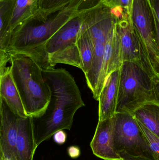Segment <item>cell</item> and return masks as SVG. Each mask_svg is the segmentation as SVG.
<instances>
[{"mask_svg": "<svg viewBox=\"0 0 159 160\" xmlns=\"http://www.w3.org/2000/svg\"><path fill=\"white\" fill-rule=\"evenodd\" d=\"M43 75L51 97L44 111L31 117L37 147L59 131L70 130L77 111L85 106L74 78L66 69L43 70Z\"/></svg>", "mask_w": 159, "mask_h": 160, "instance_id": "1", "label": "cell"}, {"mask_svg": "<svg viewBox=\"0 0 159 160\" xmlns=\"http://www.w3.org/2000/svg\"><path fill=\"white\" fill-rule=\"evenodd\" d=\"M84 1L72 0L63 9L47 15L39 10L14 29L7 52L30 56L43 70L52 68L45 52V45L77 13Z\"/></svg>", "mask_w": 159, "mask_h": 160, "instance_id": "2", "label": "cell"}, {"mask_svg": "<svg viewBox=\"0 0 159 160\" xmlns=\"http://www.w3.org/2000/svg\"><path fill=\"white\" fill-rule=\"evenodd\" d=\"M9 54L11 74L27 115L32 117L41 114L51 97L50 88L43 77V69L30 56Z\"/></svg>", "mask_w": 159, "mask_h": 160, "instance_id": "3", "label": "cell"}, {"mask_svg": "<svg viewBox=\"0 0 159 160\" xmlns=\"http://www.w3.org/2000/svg\"><path fill=\"white\" fill-rule=\"evenodd\" d=\"M117 18L115 13L103 4L101 0H98L90 6L84 22L91 38L94 50L92 68L85 76L93 98L96 94L106 41Z\"/></svg>", "mask_w": 159, "mask_h": 160, "instance_id": "4", "label": "cell"}, {"mask_svg": "<svg viewBox=\"0 0 159 160\" xmlns=\"http://www.w3.org/2000/svg\"><path fill=\"white\" fill-rule=\"evenodd\" d=\"M93 1L85 0L77 13L46 43L44 49L51 68L57 64L62 63L82 69L77 41L87 11Z\"/></svg>", "mask_w": 159, "mask_h": 160, "instance_id": "5", "label": "cell"}, {"mask_svg": "<svg viewBox=\"0 0 159 160\" xmlns=\"http://www.w3.org/2000/svg\"><path fill=\"white\" fill-rule=\"evenodd\" d=\"M149 101H152L151 76L138 65L124 62L120 68L116 113L131 114Z\"/></svg>", "mask_w": 159, "mask_h": 160, "instance_id": "6", "label": "cell"}, {"mask_svg": "<svg viewBox=\"0 0 159 160\" xmlns=\"http://www.w3.org/2000/svg\"><path fill=\"white\" fill-rule=\"evenodd\" d=\"M113 144L117 153L155 160L148 141L132 115L116 113L114 117Z\"/></svg>", "mask_w": 159, "mask_h": 160, "instance_id": "7", "label": "cell"}, {"mask_svg": "<svg viewBox=\"0 0 159 160\" xmlns=\"http://www.w3.org/2000/svg\"><path fill=\"white\" fill-rule=\"evenodd\" d=\"M123 62L134 63L146 71L151 77L155 74L140 36L135 29L132 19L127 14L119 15L116 24Z\"/></svg>", "mask_w": 159, "mask_h": 160, "instance_id": "8", "label": "cell"}, {"mask_svg": "<svg viewBox=\"0 0 159 160\" xmlns=\"http://www.w3.org/2000/svg\"><path fill=\"white\" fill-rule=\"evenodd\" d=\"M132 19L147 58L155 71L156 60L159 57V53L154 17L149 0H133Z\"/></svg>", "mask_w": 159, "mask_h": 160, "instance_id": "9", "label": "cell"}, {"mask_svg": "<svg viewBox=\"0 0 159 160\" xmlns=\"http://www.w3.org/2000/svg\"><path fill=\"white\" fill-rule=\"evenodd\" d=\"M1 159L16 160V145L20 116L0 98Z\"/></svg>", "mask_w": 159, "mask_h": 160, "instance_id": "10", "label": "cell"}, {"mask_svg": "<svg viewBox=\"0 0 159 160\" xmlns=\"http://www.w3.org/2000/svg\"><path fill=\"white\" fill-rule=\"evenodd\" d=\"M116 22L105 45L97 91L94 98L97 101L99 100L107 78L114 71L119 69L123 64L121 48L116 29Z\"/></svg>", "mask_w": 159, "mask_h": 160, "instance_id": "11", "label": "cell"}, {"mask_svg": "<svg viewBox=\"0 0 159 160\" xmlns=\"http://www.w3.org/2000/svg\"><path fill=\"white\" fill-rule=\"evenodd\" d=\"M114 117L98 121L90 146L93 154L104 160H122L113 144Z\"/></svg>", "mask_w": 159, "mask_h": 160, "instance_id": "12", "label": "cell"}, {"mask_svg": "<svg viewBox=\"0 0 159 160\" xmlns=\"http://www.w3.org/2000/svg\"><path fill=\"white\" fill-rule=\"evenodd\" d=\"M120 68L109 76L99 100V121L112 118L116 114L120 81Z\"/></svg>", "mask_w": 159, "mask_h": 160, "instance_id": "13", "label": "cell"}, {"mask_svg": "<svg viewBox=\"0 0 159 160\" xmlns=\"http://www.w3.org/2000/svg\"><path fill=\"white\" fill-rule=\"evenodd\" d=\"M35 142L31 118H21L16 145V160H33L37 148Z\"/></svg>", "mask_w": 159, "mask_h": 160, "instance_id": "14", "label": "cell"}, {"mask_svg": "<svg viewBox=\"0 0 159 160\" xmlns=\"http://www.w3.org/2000/svg\"><path fill=\"white\" fill-rule=\"evenodd\" d=\"M0 98H2L11 109L21 117H28L14 82L10 67L0 69Z\"/></svg>", "mask_w": 159, "mask_h": 160, "instance_id": "15", "label": "cell"}, {"mask_svg": "<svg viewBox=\"0 0 159 160\" xmlns=\"http://www.w3.org/2000/svg\"><path fill=\"white\" fill-rule=\"evenodd\" d=\"M134 118L147 129L159 137V103L146 102L131 114Z\"/></svg>", "mask_w": 159, "mask_h": 160, "instance_id": "16", "label": "cell"}, {"mask_svg": "<svg viewBox=\"0 0 159 160\" xmlns=\"http://www.w3.org/2000/svg\"><path fill=\"white\" fill-rule=\"evenodd\" d=\"M16 0H0V52H7L11 34L10 26Z\"/></svg>", "mask_w": 159, "mask_h": 160, "instance_id": "17", "label": "cell"}, {"mask_svg": "<svg viewBox=\"0 0 159 160\" xmlns=\"http://www.w3.org/2000/svg\"><path fill=\"white\" fill-rule=\"evenodd\" d=\"M77 44L81 57V70L85 76H86L92 68L94 59V50L91 38L84 22L78 33Z\"/></svg>", "mask_w": 159, "mask_h": 160, "instance_id": "18", "label": "cell"}, {"mask_svg": "<svg viewBox=\"0 0 159 160\" xmlns=\"http://www.w3.org/2000/svg\"><path fill=\"white\" fill-rule=\"evenodd\" d=\"M39 10V0H16L10 26V32L35 15Z\"/></svg>", "mask_w": 159, "mask_h": 160, "instance_id": "19", "label": "cell"}, {"mask_svg": "<svg viewBox=\"0 0 159 160\" xmlns=\"http://www.w3.org/2000/svg\"><path fill=\"white\" fill-rule=\"evenodd\" d=\"M103 4L112 10L124 12L132 19L133 0H101Z\"/></svg>", "mask_w": 159, "mask_h": 160, "instance_id": "20", "label": "cell"}, {"mask_svg": "<svg viewBox=\"0 0 159 160\" xmlns=\"http://www.w3.org/2000/svg\"><path fill=\"white\" fill-rule=\"evenodd\" d=\"M72 0H39V11L50 14L65 8Z\"/></svg>", "mask_w": 159, "mask_h": 160, "instance_id": "21", "label": "cell"}, {"mask_svg": "<svg viewBox=\"0 0 159 160\" xmlns=\"http://www.w3.org/2000/svg\"><path fill=\"white\" fill-rule=\"evenodd\" d=\"M137 122L148 141L154 159L159 160V137L152 133L140 122Z\"/></svg>", "mask_w": 159, "mask_h": 160, "instance_id": "22", "label": "cell"}, {"mask_svg": "<svg viewBox=\"0 0 159 160\" xmlns=\"http://www.w3.org/2000/svg\"><path fill=\"white\" fill-rule=\"evenodd\" d=\"M152 81V101L159 103V73L151 77Z\"/></svg>", "mask_w": 159, "mask_h": 160, "instance_id": "23", "label": "cell"}, {"mask_svg": "<svg viewBox=\"0 0 159 160\" xmlns=\"http://www.w3.org/2000/svg\"><path fill=\"white\" fill-rule=\"evenodd\" d=\"M66 134L63 130L59 131L54 134V140L59 144L64 143L66 140Z\"/></svg>", "mask_w": 159, "mask_h": 160, "instance_id": "24", "label": "cell"}, {"mask_svg": "<svg viewBox=\"0 0 159 160\" xmlns=\"http://www.w3.org/2000/svg\"><path fill=\"white\" fill-rule=\"evenodd\" d=\"M152 8V12H153V17H154V22H155V31H156V40H157V46L158 51L159 53V22L156 13L154 9Z\"/></svg>", "mask_w": 159, "mask_h": 160, "instance_id": "25", "label": "cell"}, {"mask_svg": "<svg viewBox=\"0 0 159 160\" xmlns=\"http://www.w3.org/2000/svg\"><path fill=\"white\" fill-rule=\"evenodd\" d=\"M119 154L122 158V160H152L144 157H133V156H130L124 152H119Z\"/></svg>", "mask_w": 159, "mask_h": 160, "instance_id": "26", "label": "cell"}, {"mask_svg": "<svg viewBox=\"0 0 159 160\" xmlns=\"http://www.w3.org/2000/svg\"><path fill=\"white\" fill-rule=\"evenodd\" d=\"M68 154L71 158H77L80 154V150L77 147H71L68 149Z\"/></svg>", "mask_w": 159, "mask_h": 160, "instance_id": "27", "label": "cell"}, {"mask_svg": "<svg viewBox=\"0 0 159 160\" xmlns=\"http://www.w3.org/2000/svg\"><path fill=\"white\" fill-rule=\"evenodd\" d=\"M150 5L154 9L159 22V0H149Z\"/></svg>", "mask_w": 159, "mask_h": 160, "instance_id": "28", "label": "cell"}, {"mask_svg": "<svg viewBox=\"0 0 159 160\" xmlns=\"http://www.w3.org/2000/svg\"><path fill=\"white\" fill-rule=\"evenodd\" d=\"M155 71L156 74L159 73V57H158L156 60V64L155 66Z\"/></svg>", "mask_w": 159, "mask_h": 160, "instance_id": "29", "label": "cell"}, {"mask_svg": "<svg viewBox=\"0 0 159 160\" xmlns=\"http://www.w3.org/2000/svg\"><path fill=\"white\" fill-rule=\"evenodd\" d=\"M1 160H6V159H1Z\"/></svg>", "mask_w": 159, "mask_h": 160, "instance_id": "30", "label": "cell"}]
</instances>
